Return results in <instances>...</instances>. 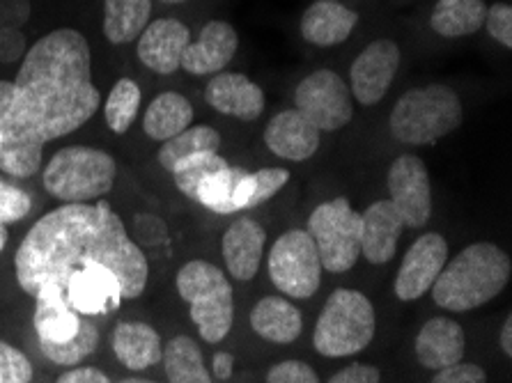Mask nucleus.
I'll list each match as a JSON object with an SVG mask.
<instances>
[{
  "label": "nucleus",
  "instance_id": "2",
  "mask_svg": "<svg viewBox=\"0 0 512 383\" xmlns=\"http://www.w3.org/2000/svg\"><path fill=\"white\" fill-rule=\"evenodd\" d=\"M90 44L79 30L58 28L30 46L12 81V106L42 143L81 129L99 108Z\"/></svg>",
  "mask_w": 512,
  "mask_h": 383
},
{
  "label": "nucleus",
  "instance_id": "49",
  "mask_svg": "<svg viewBox=\"0 0 512 383\" xmlns=\"http://www.w3.org/2000/svg\"><path fill=\"white\" fill-rule=\"evenodd\" d=\"M120 383H154V381H145V379H122Z\"/></svg>",
  "mask_w": 512,
  "mask_h": 383
},
{
  "label": "nucleus",
  "instance_id": "10",
  "mask_svg": "<svg viewBox=\"0 0 512 383\" xmlns=\"http://www.w3.org/2000/svg\"><path fill=\"white\" fill-rule=\"evenodd\" d=\"M294 108L320 131L343 129L354 117L352 92L331 69H317L297 85Z\"/></svg>",
  "mask_w": 512,
  "mask_h": 383
},
{
  "label": "nucleus",
  "instance_id": "43",
  "mask_svg": "<svg viewBox=\"0 0 512 383\" xmlns=\"http://www.w3.org/2000/svg\"><path fill=\"white\" fill-rule=\"evenodd\" d=\"M382 381V372L372 365L352 363L343 367V370L333 374L329 383H379Z\"/></svg>",
  "mask_w": 512,
  "mask_h": 383
},
{
  "label": "nucleus",
  "instance_id": "28",
  "mask_svg": "<svg viewBox=\"0 0 512 383\" xmlns=\"http://www.w3.org/2000/svg\"><path fill=\"white\" fill-rule=\"evenodd\" d=\"M152 0H104V35L111 44H131L150 23Z\"/></svg>",
  "mask_w": 512,
  "mask_h": 383
},
{
  "label": "nucleus",
  "instance_id": "20",
  "mask_svg": "<svg viewBox=\"0 0 512 383\" xmlns=\"http://www.w3.org/2000/svg\"><path fill=\"white\" fill-rule=\"evenodd\" d=\"M322 131L313 127L297 108L274 115L265 129V143L271 152L287 161H306L320 147Z\"/></svg>",
  "mask_w": 512,
  "mask_h": 383
},
{
  "label": "nucleus",
  "instance_id": "14",
  "mask_svg": "<svg viewBox=\"0 0 512 383\" xmlns=\"http://www.w3.org/2000/svg\"><path fill=\"white\" fill-rule=\"evenodd\" d=\"M446 262L448 244L441 234L428 232L418 237L407 250L398 276H395V296L405 303L421 299L425 292H430Z\"/></svg>",
  "mask_w": 512,
  "mask_h": 383
},
{
  "label": "nucleus",
  "instance_id": "9",
  "mask_svg": "<svg viewBox=\"0 0 512 383\" xmlns=\"http://www.w3.org/2000/svg\"><path fill=\"white\" fill-rule=\"evenodd\" d=\"M269 278L292 299H310L322 280V262L306 230H290L271 248Z\"/></svg>",
  "mask_w": 512,
  "mask_h": 383
},
{
  "label": "nucleus",
  "instance_id": "5",
  "mask_svg": "<svg viewBox=\"0 0 512 383\" xmlns=\"http://www.w3.org/2000/svg\"><path fill=\"white\" fill-rule=\"evenodd\" d=\"M42 182L44 189L65 205L99 200L113 189L115 159L95 147H65L46 163Z\"/></svg>",
  "mask_w": 512,
  "mask_h": 383
},
{
  "label": "nucleus",
  "instance_id": "12",
  "mask_svg": "<svg viewBox=\"0 0 512 383\" xmlns=\"http://www.w3.org/2000/svg\"><path fill=\"white\" fill-rule=\"evenodd\" d=\"M391 205L405 218L407 228H425L432 216V186L425 163L418 156H398L389 168Z\"/></svg>",
  "mask_w": 512,
  "mask_h": 383
},
{
  "label": "nucleus",
  "instance_id": "27",
  "mask_svg": "<svg viewBox=\"0 0 512 383\" xmlns=\"http://www.w3.org/2000/svg\"><path fill=\"white\" fill-rule=\"evenodd\" d=\"M193 122V106L180 92H164L152 101L143 117L145 134L159 143L175 138Z\"/></svg>",
  "mask_w": 512,
  "mask_h": 383
},
{
  "label": "nucleus",
  "instance_id": "37",
  "mask_svg": "<svg viewBox=\"0 0 512 383\" xmlns=\"http://www.w3.org/2000/svg\"><path fill=\"white\" fill-rule=\"evenodd\" d=\"M30 207H33V200L26 191L14 184L0 182V225L19 223L30 214Z\"/></svg>",
  "mask_w": 512,
  "mask_h": 383
},
{
  "label": "nucleus",
  "instance_id": "6",
  "mask_svg": "<svg viewBox=\"0 0 512 383\" xmlns=\"http://www.w3.org/2000/svg\"><path fill=\"white\" fill-rule=\"evenodd\" d=\"M175 285L182 299L189 303L200 338L212 345L226 338L235 319V299L223 271L205 260H193L177 273Z\"/></svg>",
  "mask_w": 512,
  "mask_h": 383
},
{
  "label": "nucleus",
  "instance_id": "16",
  "mask_svg": "<svg viewBox=\"0 0 512 383\" xmlns=\"http://www.w3.org/2000/svg\"><path fill=\"white\" fill-rule=\"evenodd\" d=\"M136 42L138 60L154 74L168 76L182 67L184 51L191 44V33L182 21L157 19L147 23Z\"/></svg>",
  "mask_w": 512,
  "mask_h": 383
},
{
  "label": "nucleus",
  "instance_id": "39",
  "mask_svg": "<svg viewBox=\"0 0 512 383\" xmlns=\"http://www.w3.org/2000/svg\"><path fill=\"white\" fill-rule=\"evenodd\" d=\"M483 28H487V33H490L494 42L506 46V49H512V10L508 3H496L487 7Z\"/></svg>",
  "mask_w": 512,
  "mask_h": 383
},
{
  "label": "nucleus",
  "instance_id": "13",
  "mask_svg": "<svg viewBox=\"0 0 512 383\" xmlns=\"http://www.w3.org/2000/svg\"><path fill=\"white\" fill-rule=\"evenodd\" d=\"M400 67V46L391 39L368 44L349 67L352 95L363 106H375L386 97Z\"/></svg>",
  "mask_w": 512,
  "mask_h": 383
},
{
  "label": "nucleus",
  "instance_id": "15",
  "mask_svg": "<svg viewBox=\"0 0 512 383\" xmlns=\"http://www.w3.org/2000/svg\"><path fill=\"white\" fill-rule=\"evenodd\" d=\"M65 296L79 315L95 317V315H108V312L118 310L122 299L120 280L115 278L111 269L104 264L90 262L83 264L69 276L65 285Z\"/></svg>",
  "mask_w": 512,
  "mask_h": 383
},
{
  "label": "nucleus",
  "instance_id": "34",
  "mask_svg": "<svg viewBox=\"0 0 512 383\" xmlns=\"http://www.w3.org/2000/svg\"><path fill=\"white\" fill-rule=\"evenodd\" d=\"M226 168L228 163L223 156H219V152H203V154L186 156V159L177 163L170 175H173L175 186L186 195V198L196 200L198 186L203 184L209 175L221 173V170Z\"/></svg>",
  "mask_w": 512,
  "mask_h": 383
},
{
  "label": "nucleus",
  "instance_id": "22",
  "mask_svg": "<svg viewBox=\"0 0 512 383\" xmlns=\"http://www.w3.org/2000/svg\"><path fill=\"white\" fill-rule=\"evenodd\" d=\"M464 331L448 317H434L425 322L416 338V358L428 370H444L462 363L464 358Z\"/></svg>",
  "mask_w": 512,
  "mask_h": 383
},
{
  "label": "nucleus",
  "instance_id": "7",
  "mask_svg": "<svg viewBox=\"0 0 512 383\" xmlns=\"http://www.w3.org/2000/svg\"><path fill=\"white\" fill-rule=\"evenodd\" d=\"M375 338V308L356 289H336L324 303L313 333V347L327 358L359 354Z\"/></svg>",
  "mask_w": 512,
  "mask_h": 383
},
{
  "label": "nucleus",
  "instance_id": "29",
  "mask_svg": "<svg viewBox=\"0 0 512 383\" xmlns=\"http://www.w3.org/2000/svg\"><path fill=\"white\" fill-rule=\"evenodd\" d=\"M485 0H437L430 26L441 37H467L485 26Z\"/></svg>",
  "mask_w": 512,
  "mask_h": 383
},
{
  "label": "nucleus",
  "instance_id": "25",
  "mask_svg": "<svg viewBox=\"0 0 512 383\" xmlns=\"http://www.w3.org/2000/svg\"><path fill=\"white\" fill-rule=\"evenodd\" d=\"M253 331L276 345H290L301 335V312L281 296H265L251 310Z\"/></svg>",
  "mask_w": 512,
  "mask_h": 383
},
{
  "label": "nucleus",
  "instance_id": "11",
  "mask_svg": "<svg viewBox=\"0 0 512 383\" xmlns=\"http://www.w3.org/2000/svg\"><path fill=\"white\" fill-rule=\"evenodd\" d=\"M44 143L33 136L12 106V81H0V170L12 177H33L42 166Z\"/></svg>",
  "mask_w": 512,
  "mask_h": 383
},
{
  "label": "nucleus",
  "instance_id": "21",
  "mask_svg": "<svg viewBox=\"0 0 512 383\" xmlns=\"http://www.w3.org/2000/svg\"><path fill=\"white\" fill-rule=\"evenodd\" d=\"M265 239V228L253 218H239L237 223L230 225L228 232L223 234L221 248L232 278L242 280V283L255 278L262 253H265Z\"/></svg>",
  "mask_w": 512,
  "mask_h": 383
},
{
  "label": "nucleus",
  "instance_id": "41",
  "mask_svg": "<svg viewBox=\"0 0 512 383\" xmlns=\"http://www.w3.org/2000/svg\"><path fill=\"white\" fill-rule=\"evenodd\" d=\"M487 374L483 367L473 363H457L437 372L432 383H485Z\"/></svg>",
  "mask_w": 512,
  "mask_h": 383
},
{
  "label": "nucleus",
  "instance_id": "40",
  "mask_svg": "<svg viewBox=\"0 0 512 383\" xmlns=\"http://www.w3.org/2000/svg\"><path fill=\"white\" fill-rule=\"evenodd\" d=\"M267 383H320V377L304 361H283L271 367Z\"/></svg>",
  "mask_w": 512,
  "mask_h": 383
},
{
  "label": "nucleus",
  "instance_id": "26",
  "mask_svg": "<svg viewBox=\"0 0 512 383\" xmlns=\"http://www.w3.org/2000/svg\"><path fill=\"white\" fill-rule=\"evenodd\" d=\"M35 301L33 324L40 342L60 345L79 333L83 315L69 306L65 294H42Z\"/></svg>",
  "mask_w": 512,
  "mask_h": 383
},
{
  "label": "nucleus",
  "instance_id": "30",
  "mask_svg": "<svg viewBox=\"0 0 512 383\" xmlns=\"http://www.w3.org/2000/svg\"><path fill=\"white\" fill-rule=\"evenodd\" d=\"M166 374L170 383H214L209 377L203 351L189 335H177L164 349Z\"/></svg>",
  "mask_w": 512,
  "mask_h": 383
},
{
  "label": "nucleus",
  "instance_id": "47",
  "mask_svg": "<svg viewBox=\"0 0 512 383\" xmlns=\"http://www.w3.org/2000/svg\"><path fill=\"white\" fill-rule=\"evenodd\" d=\"M499 345L503 349V354L512 356V317H506V322H503V326H501Z\"/></svg>",
  "mask_w": 512,
  "mask_h": 383
},
{
  "label": "nucleus",
  "instance_id": "3",
  "mask_svg": "<svg viewBox=\"0 0 512 383\" xmlns=\"http://www.w3.org/2000/svg\"><path fill=\"white\" fill-rule=\"evenodd\" d=\"M510 273L508 253L490 241H480L464 248L453 262H446L432 285V299L451 312L480 308L506 289Z\"/></svg>",
  "mask_w": 512,
  "mask_h": 383
},
{
  "label": "nucleus",
  "instance_id": "8",
  "mask_svg": "<svg viewBox=\"0 0 512 383\" xmlns=\"http://www.w3.org/2000/svg\"><path fill=\"white\" fill-rule=\"evenodd\" d=\"M310 239L320 255L322 269L345 273L361 255V214L347 198H336L317 207L308 218Z\"/></svg>",
  "mask_w": 512,
  "mask_h": 383
},
{
  "label": "nucleus",
  "instance_id": "48",
  "mask_svg": "<svg viewBox=\"0 0 512 383\" xmlns=\"http://www.w3.org/2000/svg\"><path fill=\"white\" fill-rule=\"evenodd\" d=\"M5 246H7V230L5 225H0V253H3Z\"/></svg>",
  "mask_w": 512,
  "mask_h": 383
},
{
  "label": "nucleus",
  "instance_id": "50",
  "mask_svg": "<svg viewBox=\"0 0 512 383\" xmlns=\"http://www.w3.org/2000/svg\"><path fill=\"white\" fill-rule=\"evenodd\" d=\"M161 3H166V5H180V3H186V0H161Z\"/></svg>",
  "mask_w": 512,
  "mask_h": 383
},
{
  "label": "nucleus",
  "instance_id": "32",
  "mask_svg": "<svg viewBox=\"0 0 512 383\" xmlns=\"http://www.w3.org/2000/svg\"><path fill=\"white\" fill-rule=\"evenodd\" d=\"M141 88L131 78H120L113 85L111 95L104 104V117L113 134H127L131 124L136 122L138 108H141Z\"/></svg>",
  "mask_w": 512,
  "mask_h": 383
},
{
  "label": "nucleus",
  "instance_id": "18",
  "mask_svg": "<svg viewBox=\"0 0 512 383\" xmlns=\"http://www.w3.org/2000/svg\"><path fill=\"white\" fill-rule=\"evenodd\" d=\"M239 46L237 30L226 21H209L200 28L193 44L186 46L182 69L193 76H214L223 72L235 58Z\"/></svg>",
  "mask_w": 512,
  "mask_h": 383
},
{
  "label": "nucleus",
  "instance_id": "42",
  "mask_svg": "<svg viewBox=\"0 0 512 383\" xmlns=\"http://www.w3.org/2000/svg\"><path fill=\"white\" fill-rule=\"evenodd\" d=\"M26 51L28 46L21 28H0V62H3V65L19 62L26 56Z\"/></svg>",
  "mask_w": 512,
  "mask_h": 383
},
{
  "label": "nucleus",
  "instance_id": "1",
  "mask_svg": "<svg viewBox=\"0 0 512 383\" xmlns=\"http://www.w3.org/2000/svg\"><path fill=\"white\" fill-rule=\"evenodd\" d=\"M90 262L115 273L122 299H138L145 292L150 264L106 200L62 205L44 214L17 248L14 273L23 292L37 299L65 294L69 276Z\"/></svg>",
  "mask_w": 512,
  "mask_h": 383
},
{
  "label": "nucleus",
  "instance_id": "35",
  "mask_svg": "<svg viewBox=\"0 0 512 383\" xmlns=\"http://www.w3.org/2000/svg\"><path fill=\"white\" fill-rule=\"evenodd\" d=\"M239 168H226L221 173L209 175L203 184L198 186L196 202L207 207L214 214H232L235 205H232V193H235V182H237Z\"/></svg>",
  "mask_w": 512,
  "mask_h": 383
},
{
  "label": "nucleus",
  "instance_id": "31",
  "mask_svg": "<svg viewBox=\"0 0 512 383\" xmlns=\"http://www.w3.org/2000/svg\"><path fill=\"white\" fill-rule=\"evenodd\" d=\"M221 150V134L207 124H198V127L184 129L182 134L166 140L159 150V163L168 173L186 156L203 154V152H219Z\"/></svg>",
  "mask_w": 512,
  "mask_h": 383
},
{
  "label": "nucleus",
  "instance_id": "33",
  "mask_svg": "<svg viewBox=\"0 0 512 383\" xmlns=\"http://www.w3.org/2000/svg\"><path fill=\"white\" fill-rule=\"evenodd\" d=\"M97 347H99V331L90 319H81L79 333H76L74 338H69L67 342H60V345L40 342L42 354L49 358L51 363L65 365V367H76L90 354H95Z\"/></svg>",
  "mask_w": 512,
  "mask_h": 383
},
{
  "label": "nucleus",
  "instance_id": "23",
  "mask_svg": "<svg viewBox=\"0 0 512 383\" xmlns=\"http://www.w3.org/2000/svg\"><path fill=\"white\" fill-rule=\"evenodd\" d=\"M359 14L338 0H315L301 17V35L313 46H338L352 35Z\"/></svg>",
  "mask_w": 512,
  "mask_h": 383
},
{
  "label": "nucleus",
  "instance_id": "19",
  "mask_svg": "<svg viewBox=\"0 0 512 383\" xmlns=\"http://www.w3.org/2000/svg\"><path fill=\"white\" fill-rule=\"evenodd\" d=\"M405 228V218L391 200H377L361 214V255L377 267L391 262Z\"/></svg>",
  "mask_w": 512,
  "mask_h": 383
},
{
  "label": "nucleus",
  "instance_id": "46",
  "mask_svg": "<svg viewBox=\"0 0 512 383\" xmlns=\"http://www.w3.org/2000/svg\"><path fill=\"white\" fill-rule=\"evenodd\" d=\"M232 367H235V358L228 351H221V354L214 356V363H212V370H214V377L226 381L232 377Z\"/></svg>",
  "mask_w": 512,
  "mask_h": 383
},
{
  "label": "nucleus",
  "instance_id": "38",
  "mask_svg": "<svg viewBox=\"0 0 512 383\" xmlns=\"http://www.w3.org/2000/svg\"><path fill=\"white\" fill-rule=\"evenodd\" d=\"M253 179V195H251V209L260 207L262 202L274 198V195L290 182V173L285 168H265L258 173H251Z\"/></svg>",
  "mask_w": 512,
  "mask_h": 383
},
{
  "label": "nucleus",
  "instance_id": "36",
  "mask_svg": "<svg viewBox=\"0 0 512 383\" xmlns=\"http://www.w3.org/2000/svg\"><path fill=\"white\" fill-rule=\"evenodd\" d=\"M33 381V365L28 356L17 347L0 340V383H30Z\"/></svg>",
  "mask_w": 512,
  "mask_h": 383
},
{
  "label": "nucleus",
  "instance_id": "4",
  "mask_svg": "<svg viewBox=\"0 0 512 383\" xmlns=\"http://www.w3.org/2000/svg\"><path fill=\"white\" fill-rule=\"evenodd\" d=\"M462 101L448 85L407 90L391 113V134L407 145H432L462 124Z\"/></svg>",
  "mask_w": 512,
  "mask_h": 383
},
{
  "label": "nucleus",
  "instance_id": "24",
  "mask_svg": "<svg viewBox=\"0 0 512 383\" xmlns=\"http://www.w3.org/2000/svg\"><path fill=\"white\" fill-rule=\"evenodd\" d=\"M113 351L131 372H141L164 358L159 333L143 322H120L113 331Z\"/></svg>",
  "mask_w": 512,
  "mask_h": 383
},
{
  "label": "nucleus",
  "instance_id": "45",
  "mask_svg": "<svg viewBox=\"0 0 512 383\" xmlns=\"http://www.w3.org/2000/svg\"><path fill=\"white\" fill-rule=\"evenodd\" d=\"M56 383H111V379L97 367H72V370L60 374Z\"/></svg>",
  "mask_w": 512,
  "mask_h": 383
},
{
  "label": "nucleus",
  "instance_id": "17",
  "mask_svg": "<svg viewBox=\"0 0 512 383\" xmlns=\"http://www.w3.org/2000/svg\"><path fill=\"white\" fill-rule=\"evenodd\" d=\"M205 101L216 113L253 122L265 111V92L251 78L235 72H219L205 88Z\"/></svg>",
  "mask_w": 512,
  "mask_h": 383
},
{
  "label": "nucleus",
  "instance_id": "44",
  "mask_svg": "<svg viewBox=\"0 0 512 383\" xmlns=\"http://www.w3.org/2000/svg\"><path fill=\"white\" fill-rule=\"evenodd\" d=\"M28 19V0H0V28H21Z\"/></svg>",
  "mask_w": 512,
  "mask_h": 383
}]
</instances>
